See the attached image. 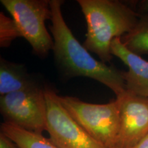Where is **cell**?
<instances>
[{"instance_id":"cell-1","label":"cell","mask_w":148,"mask_h":148,"mask_svg":"<svg viewBox=\"0 0 148 148\" xmlns=\"http://www.w3.org/2000/svg\"><path fill=\"white\" fill-rule=\"evenodd\" d=\"M61 0H50L53 53L59 71L64 77H87L108 87L119 97L126 91L123 71L93 58L73 34L62 15Z\"/></svg>"},{"instance_id":"cell-2","label":"cell","mask_w":148,"mask_h":148,"mask_svg":"<svg viewBox=\"0 0 148 148\" xmlns=\"http://www.w3.org/2000/svg\"><path fill=\"white\" fill-rule=\"evenodd\" d=\"M87 25L83 45L103 63L112 58L111 44L134 28L139 14L125 3L114 0H77Z\"/></svg>"},{"instance_id":"cell-3","label":"cell","mask_w":148,"mask_h":148,"mask_svg":"<svg viewBox=\"0 0 148 148\" xmlns=\"http://www.w3.org/2000/svg\"><path fill=\"white\" fill-rule=\"evenodd\" d=\"M62 106L83 129L107 148H115L120 127L117 100L104 103H87L77 97L58 95Z\"/></svg>"},{"instance_id":"cell-4","label":"cell","mask_w":148,"mask_h":148,"mask_svg":"<svg viewBox=\"0 0 148 148\" xmlns=\"http://www.w3.org/2000/svg\"><path fill=\"white\" fill-rule=\"evenodd\" d=\"M1 3L35 54L47 56L53 46V37L45 26L46 20L51 18L50 0H1Z\"/></svg>"},{"instance_id":"cell-5","label":"cell","mask_w":148,"mask_h":148,"mask_svg":"<svg viewBox=\"0 0 148 148\" xmlns=\"http://www.w3.org/2000/svg\"><path fill=\"white\" fill-rule=\"evenodd\" d=\"M45 87L39 83L0 97L5 121L37 134L47 131Z\"/></svg>"},{"instance_id":"cell-6","label":"cell","mask_w":148,"mask_h":148,"mask_svg":"<svg viewBox=\"0 0 148 148\" xmlns=\"http://www.w3.org/2000/svg\"><path fill=\"white\" fill-rule=\"evenodd\" d=\"M47 132L59 148H107L92 137L62 106L54 90L45 87Z\"/></svg>"},{"instance_id":"cell-7","label":"cell","mask_w":148,"mask_h":148,"mask_svg":"<svg viewBox=\"0 0 148 148\" xmlns=\"http://www.w3.org/2000/svg\"><path fill=\"white\" fill-rule=\"evenodd\" d=\"M116 99L120 127L115 148H132L148 134V98L126 90Z\"/></svg>"},{"instance_id":"cell-8","label":"cell","mask_w":148,"mask_h":148,"mask_svg":"<svg viewBox=\"0 0 148 148\" xmlns=\"http://www.w3.org/2000/svg\"><path fill=\"white\" fill-rule=\"evenodd\" d=\"M111 53L118 57L127 66L123 72L127 92L148 98V61L127 49L121 38H116L111 44Z\"/></svg>"},{"instance_id":"cell-9","label":"cell","mask_w":148,"mask_h":148,"mask_svg":"<svg viewBox=\"0 0 148 148\" xmlns=\"http://www.w3.org/2000/svg\"><path fill=\"white\" fill-rule=\"evenodd\" d=\"M38 83L27 71L23 64L14 63L0 58V95L1 96L23 89Z\"/></svg>"},{"instance_id":"cell-10","label":"cell","mask_w":148,"mask_h":148,"mask_svg":"<svg viewBox=\"0 0 148 148\" xmlns=\"http://www.w3.org/2000/svg\"><path fill=\"white\" fill-rule=\"evenodd\" d=\"M1 132L19 148H59L41 134L29 132L7 122L1 123Z\"/></svg>"},{"instance_id":"cell-11","label":"cell","mask_w":148,"mask_h":148,"mask_svg":"<svg viewBox=\"0 0 148 148\" xmlns=\"http://www.w3.org/2000/svg\"><path fill=\"white\" fill-rule=\"evenodd\" d=\"M125 47L138 56L148 53V12L139 16L138 22L129 33L121 38Z\"/></svg>"},{"instance_id":"cell-12","label":"cell","mask_w":148,"mask_h":148,"mask_svg":"<svg viewBox=\"0 0 148 148\" xmlns=\"http://www.w3.org/2000/svg\"><path fill=\"white\" fill-rule=\"evenodd\" d=\"M18 37H21L17 25L13 18L0 13V46L8 47L11 42Z\"/></svg>"},{"instance_id":"cell-13","label":"cell","mask_w":148,"mask_h":148,"mask_svg":"<svg viewBox=\"0 0 148 148\" xmlns=\"http://www.w3.org/2000/svg\"><path fill=\"white\" fill-rule=\"evenodd\" d=\"M0 148H19L2 132L0 133Z\"/></svg>"},{"instance_id":"cell-14","label":"cell","mask_w":148,"mask_h":148,"mask_svg":"<svg viewBox=\"0 0 148 148\" xmlns=\"http://www.w3.org/2000/svg\"><path fill=\"white\" fill-rule=\"evenodd\" d=\"M132 148H148V134Z\"/></svg>"},{"instance_id":"cell-15","label":"cell","mask_w":148,"mask_h":148,"mask_svg":"<svg viewBox=\"0 0 148 148\" xmlns=\"http://www.w3.org/2000/svg\"><path fill=\"white\" fill-rule=\"evenodd\" d=\"M138 8L143 12V13L148 12V0H143L138 3Z\"/></svg>"}]
</instances>
